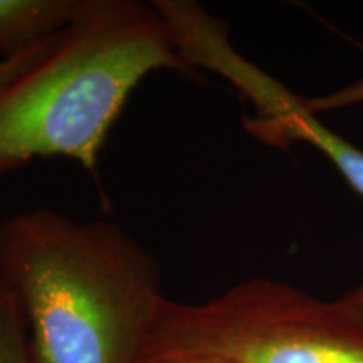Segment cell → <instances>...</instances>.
Here are the masks:
<instances>
[{
	"label": "cell",
	"instance_id": "cell-4",
	"mask_svg": "<svg viewBox=\"0 0 363 363\" xmlns=\"http://www.w3.org/2000/svg\"><path fill=\"white\" fill-rule=\"evenodd\" d=\"M155 6L172 27L180 56L194 71L203 67L219 72L251 99L256 116L244 123L249 133L276 147L310 143L363 199L362 150L321 123L306 106V98L296 96L240 56L229 43L224 21L187 0H157Z\"/></svg>",
	"mask_w": 363,
	"mask_h": 363
},
{
	"label": "cell",
	"instance_id": "cell-7",
	"mask_svg": "<svg viewBox=\"0 0 363 363\" xmlns=\"http://www.w3.org/2000/svg\"><path fill=\"white\" fill-rule=\"evenodd\" d=\"M363 103V79L357 81L350 86H345L342 89L325 94L320 98H306V106L311 113L320 115L323 111L338 110V108L353 106V104Z\"/></svg>",
	"mask_w": 363,
	"mask_h": 363
},
{
	"label": "cell",
	"instance_id": "cell-1",
	"mask_svg": "<svg viewBox=\"0 0 363 363\" xmlns=\"http://www.w3.org/2000/svg\"><path fill=\"white\" fill-rule=\"evenodd\" d=\"M0 278L30 363H136L165 298L157 256L111 220L30 208L0 222Z\"/></svg>",
	"mask_w": 363,
	"mask_h": 363
},
{
	"label": "cell",
	"instance_id": "cell-3",
	"mask_svg": "<svg viewBox=\"0 0 363 363\" xmlns=\"http://www.w3.org/2000/svg\"><path fill=\"white\" fill-rule=\"evenodd\" d=\"M363 363V328L337 301L252 278L202 303L163 298L136 363Z\"/></svg>",
	"mask_w": 363,
	"mask_h": 363
},
{
	"label": "cell",
	"instance_id": "cell-8",
	"mask_svg": "<svg viewBox=\"0 0 363 363\" xmlns=\"http://www.w3.org/2000/svg\"><path fill=\"white\" fill-rule=\"evenodd\" d=\"M52 38H54V35H52ZM51 39L44 40V43H40L39 45H35V48L29 49V51L19 54V56H13V57H9V59H0V83H4V81L9 79V78H12L13 74H17V72H19L21 69H24L27 65H30V62H33L34 59L44 51L45 45L49 44V40H51Z\"/></svg>",
	"mask_w": 363,
	"mask_h": 363
},
{
	"label": "cell",
	"instance_id": "cell-6",
	"mask_svg": "<svg viewBox=\"0 0 363 363\" xmlns=\"http://www.w3.org/2000/svg\"><path fill=\"white\" fill-rule=\"evenodd\" d=\"M0 363H30L27 325L16 294L0 278Z\"/></svg>",
	"mask_w": 363,
	"mask_h": 363
},
{
	"label": "cell",
	"instance_id": "cell-2",
	"mask_svg": "<svg viewBox=\"0 0 363 363\" xmlns=\"http://www.w3.org/2000/svg\"><path fill=\"white\" fill-rule=\"evenodd\" d=\"M160 69L195 72L155 4L88 0L30 65L0 83V177L54 157L96 174L130 94Z\"/></svg>",
	"mask_w": 363,
	"mask_h": 363
},
{
	"label": "cell",
	"instance_id": "cell-10",
	"mask_svg": "<svg viewBox=\"0 0 363 363\" xmlns=\"http://www.w3.org/2000/svg\"><path fill=\"white\" fill-rule=\"evenodd\" d=\"M165 363H225V362L208 360V358H192V360H179V362H165Z\"/></svg>",
	"mask_w": 363,
	"mask_h": 363
},
{
	"label": "cell",
	"instance_id": "cell-9",
	"mask_svg": "<svg viewBox=\"0 0 363 363\" xmlns=\"http://www.w3.org/2000/svg\"><path fill=\"white\" fill-rule=\"evenodd\" d=\"M338 306L345 311V315L352 318L358 326L363 328V284L337 299Z\"/></svg>",
	"mask_w": 363,
	"mask_h": 363
},
{
	"label": "cell",
	"instance_id": "cell-5",
	"mask_svg": "<svg viewBox=\"0 0 363 363\" xmlns=\"http://www.w3.org/2000/svg\"><path fill=\"white\" fill-rule=\"evenodd\" d=\"M88 0H0V59L29 51L66 29Z\"/></svg>",
	"mask_w": 363,
	"mask_h": 363
}]
</instances>
